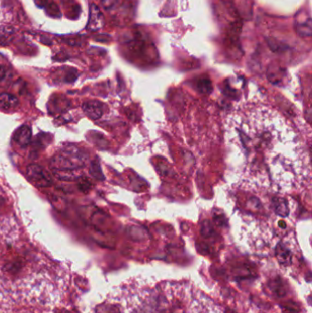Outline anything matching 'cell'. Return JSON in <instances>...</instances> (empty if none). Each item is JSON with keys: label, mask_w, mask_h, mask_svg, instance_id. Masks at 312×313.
Segmentation results:
<instances>
[{"label": "cell", "mask_w": 312, "mask_h": 313, "mask_svg": "<svg viewBox=\"0 0 312 313\" xmlns=\"http://www.w3.org/2000/svg\"><path fill=\"white\" fill-rule=\"evenodd\" d=\"M230 168L247 190L285 192L306 183L309 158L296 132L277 112L247 106L228 117Z\"/></svg>", "instance_id": "6da1fadb"}, {"label": "cell", "mask_w": 312, "mask_h": 313, "mask_svg": "<svg viewBox=\"0 0 312 313\" xmlns=\"http://www.w3.org/2000/svg\"><path fill=\"white\" fill-rule=\"evenodd\" d=\"M86 155L81 148L67 145L53 156L50 162L51 170H82L86 166Z\"/></svg>", "instance_id": "7a4b0ae2"}, {"label": "cell", "mask_w": 312, "mask_h": 313, "mask_svg": "<svg viewBox=\"0 0 312 313\" xmlns=\"http://www.w3.org/2000/svg\"><path fill=\"white\" fill-rule=\"evenodd\" d=\"M27 177L36 187H50L53 184L52 178L45 169L39 164H30L26 171Z\"/></svg>", "instance_id": "3957f363"}, {"label": "cell", "mask_w": 312, "mask_h": 313, "mask_svg": "<svg viewBox=\"0 0 312 313\" xmlns=\"http://www.w3.org/2000/svg\"><path fill=\"white\" fill-rule=\"evenodd\" d=\"M295 30L300 37L311 36V17L308 11L302 10L297 13L295 19Z\"/></svg>", "instance_id": "277c9868"}, {"label": "cell", "mask_w": 312, "mask_h": 313, "mask_svg": "<svg viewBox=\"0 0 312 313\" xmlns=\"http://www.w3.org/2000/svg\"><path fill=\"white\" fill-rule=\"evenodd\" d=\"M105 24V19L97 6L92 4L90 7V14L87 24V29L90 31H97L103 28Z\"/></svg>", "instance_id": "5b68a950"}, {"label": "cell", "mask_w": 312, "mask_h": 313, "mask_svg": "<svg viewBox=\"0 0 312 313\" xmlns=\"http://www.w3.org/2000/svg\"><path fill=\"white\" fill-rule=\"evenodd\" d=\"M82 108L84 113L92 120H97L103 115V105L96 100L85 102Z\"/></svg>", "instance_id": "8992f818"}, {"label": "cell", "mask_w": 312, "mask_h": 313, "mask_svg": "<svg viewBox=\"0 0 312 313\" xmlns=\"http://www.w3.org/2000/svg\"><path fill=\"white\" fill-rule=\"evenodd\" d=\"M82 170H52V173L58 180L64 182H73L78 181L83 173Z\"/></svg>", "instance_id": "52a82bcc"}, {"label": "cell", "mask_w": 312, "mask_h": 313, "mask_svg": "<svg viewBox=\"0 0 312 313\" xmlns=\"http://www.w3.org/2000/svg\"><path fill=\"white\" fill-rule=\"evenodd\" d=\"M14 139L16 143L21 147L29 146L31 141V128L28 126H20L16 131Z\"/></svg>", "instance_id": "ba28073f"}, {"label": "cell", "mask_w": 312, "mask_h": 313, "mask_svg": "<svg viewBox=\"0 0 312 313\" xmlns=\"http://www.w3.org/2000/svg\"><path fill=\"white\" fill-rule=\"evenodd\" d=\"M19 105V100L15 96L9 93H2L0 95V108L5 111H10Z\"/></svg>", "instance_id": "9c48e42d"}, {"label": "cell", "mask_w": 312, "mask_h": 313, "mask_svg": "<svg viewBox=\"0 0 312 313\" xmlns=\"http://www.w3.org/2000/svg\"><path fill=\"white\" fill-rule=\"evenodd\" d=\"M90 173L93 177L96 178L97 180H105V176L101 172L100 165L96 161L91 162Z\"/></svg>", "instance_id": "30bf717a"}, {"label": "cell", "mask_w": 312, "mask_h": 313, "mask_svg": "<svg viewBox=\"0 0 312 313\" xmlns=\"http://www.w3.org/2000/svg\"><path fill=\"white\" fill-rule=\"evenodd\" d=\"M77 185H78V189L84 193L90 192L92 189V183L87 178L83 177V176L77 181Z\"/></svg>", "instance_id": "8fae6325"}, {"label": "cell", "mask_w": 312, "mask_h": 313, "mask_svg": "<svg viewBox=\"0 0 312 313\" xmlns=\"http://www.w3.org/2000/svg\"><path fill=\"white\" fill-rule=\"evenodd\" d=\"M76 78H77V73H76V71H70V72H68L67 75H66V82H68V83H72V82L75 81Z\"/></svg>", "instance_id": "7c38bea8"}, {"label": "cell", "mask_w": 312, "mask_h": 313, "mask_svg": "<svg viewBox=\"0 0 312 313\" xmlns=\"http://www.w3.org/2000/svg\"><path fill=\"white\" fill-rule=\"evenodd\" d=\"M116 2H117V0H103V1H102L103 6H104L106 9H110V8H112L113 6L116 4Z\"/></svg>", "instance_id": "4fadbf2b"}, {"label": "cell", "mask_w": 312, "mask_h": 313, "mask_svg": "<svg viewBox=\"0 0 312 313\" xmlns=\"http://www.w3.org/2000/svg\"><path fill=\"white\" fill-rule=\"evenodd\" d=\"M6 69L3 66H0V83L3 81V79L5 78L6 76Z\"/></svg>", "instance_id": "5bb4252c"}, {"label": "cell", "mask_w": 312, "mask_h": 313, "mask_svg": "<svg viewBox=\"0 0 312 313\" xmlns=\"http://www.w3.org/2000/svg\"><path fill=\"white\" fill-rule=\"evenodd\" d=\"M36 4L39 6V7H44L46 4V2H47V0H35Z\"/></svg>", "instance_id": "9a60e30c"}, {"label": "cell", "mask_w": 312, "mask_h": 313, "mask_svg": "<svg viewBox=\"0 0 312 313\" xmlns=\"http://www.w3.org/2000/svg\"><path fill=\"white\" fill-rule=\"evenodd\" d=\"M59 313H70V312H69L68 310H65V309H60V311H59Z\"/></svg>", "instance_id": "2e32d148"}]
</instances>
